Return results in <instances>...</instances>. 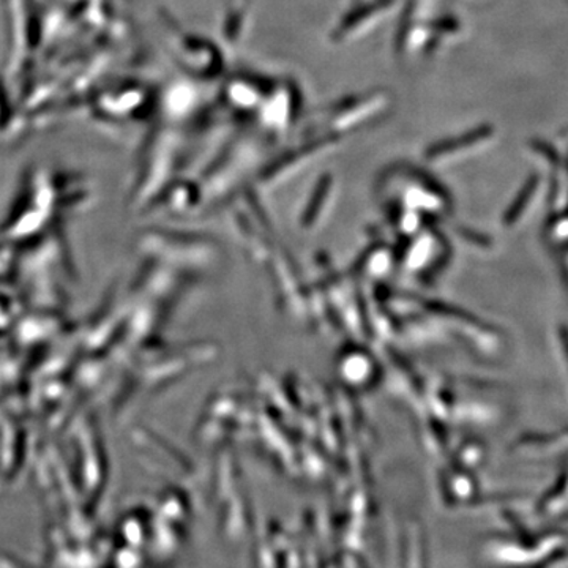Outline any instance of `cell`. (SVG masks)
Instances as JSON below:
<instances>
[{"label": "cell", "mask_w": 568, "mask_h": 568, "mask_svg": "<svg viewBox=\"0 0 568 568\" xmlns=\"http://www.w3.org/2000/svg\"><path fill=\"white\" fill-rule=\"evenodd\" d=\"M394 6V0H379V2L366 6L364 9L355 11L354 14L347 17L343 24H339L338 32H336V39L345 40L353 32H358L364 29V24L376 21L377 18L383 17V11H387Z\"/></svg>", "instance_id": "2"}, {"label": "cell", "mask_w": 568, "mask_h": 568, "mask_svg": "<svg viewBox=\"0 0 568 568\" xmlns=\"http://www.w3.org/2000/svg\"><path fill=\"white\" fill-rule=\"evenodd\" d=\"M257 85L253 82L241 81L231 91L233 93L234 103L241 104V106L250 108L260 100V92L256 91Z\"/></svg>", "instance_id": "3"}, {"label": "cell", "mask_w": 568, "mask_h": 568, "mask_svg": "<svg viewBox=\"0 0 568 568\" xmlns=\"http://www.w3.org/2000/svg\"><path fill=\"white\" fill-rule=\"evenodd\" d=\"M387 99L383 93H369V95L357 97L349 102L339 104L332 114V121L336 129H353L355 123L368 121L375 112L383 110Z\"/></svg>", "instance_id": "1"}]
</instances>
